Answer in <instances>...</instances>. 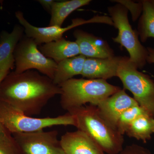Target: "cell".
<instances>
[{"label":"cell","mask_w":154,"mask_h":154,"mask_svg":"<svg viewBox=\"0 0 154 154\" xmlns=\"http://www.w3.org/2000/svg\"><path fill=\"white\" fill-rule=\"evenodd\" d=\"M112 2L122 5L128 11H130L133 22L136 21L142 13L143 5L141 1H139L137 2L130 0H115Z\"/></svg>","instance_id":"22"},{"label":"cell","mask_w":154,"mask_h":154,"mask_svg":"<svg viewBox=\"0 0 154 154\" xmlns=\"http://www.w3.org/2000/svg\"><path fill=\"white\" fill-rule=\"evenodd\" d=\"M74 117L76 127L88 135L105 153L118 154L123 149V135L102 118L94 105H85L68 111Z\"/></svg>","instance_id":"2"},{"label":"cell","mask_w":154,"mask_h":154,"mask_svg":"<svg viewBox=\"0 0 154 154\" xmlns=\"http://www.w3.org/2000/svg\"><path fill=\"white\" fill-rule=\"evenodd\" d=\"M22 154H65L57 130L13 134Z\"/></svg>","instance_id":"8"},{"label":"cell","mask_w":154,"mask_h":154,"mask_svg":"<svg viewBox=\"0 0 154 154\" xmlns=\"http://www.w3.org/2000/svg\"><path fill=\"white\" fill-rule=\"evenodd\" d=\"M16 17L25 29L24 31L26 36L33 38L37 45L45 44L56 41L63 37V33L66 31L79 25L90 23H102L109 25L110 22V19L109 17L96 16L88 20L82 19H73L72 24L65 28L56 26L40 28L31 25L26 20L23 13L20 11L16 12Z\"/></svg>","instance_id":"9"},{"label":"cell","mask_w":154,"mask_h":154,"mask_svg":"<svg viewBox=\"0 0 154 154\" xmlns=\"http://www.w3.org/2000/svg\"><path fill=\"white\" fill-rule=\"evenodd\" d=\"M38 2L41 4L45 9H46L47 11H51V7H52L53 4L54 2V1H53V0H40V1H38Z\"/></svg>","instance_id":"24"},{"label":"cell","mask_w":154,"mask_h":154,"mask_svg":"<svg viewBox=\"0 0 154 154\" xmlns=\"http://www.w3.org/2000/svg\"><path fill=\"white\" fill-rule=\"evenodd\" d=\"M86 58L84 56L79 55L57 63L52 80L53 82L59 86L75 76L81 75Z\"/></svg>","instance_id":"16"},{"label":"cell","mask_w":154,"mask_h":154,"mask_svg":"<svg viewBox=\"0 0 154 154\" xmlns=\"http://www.w3.org/2000/svg\"><path fill=\"white\" fill-rule=\"evenodd\" d=\"M143 12L139 19L137 32L140 41L154 38V0H142Z\"/></svg>","instance_id":"18"},{"label":"cell","mask_w":154,"mask_h":154,"mask_svg":"<svg viewBox=\"0 0 154 154\" xmlns=\"http://www.w3.org/2000/svg\"><path fill=\"white\" fill-rule=\"evenodd\" d=\"M148 56L147 58V63H154V48L147 47Z\"/></svg>","instance_id":"25"},{"label":"cell","mask_w":154,"mask_h":154,"mask_svg":"<svg viewBox=\"0 0 154 154\" xmlns=\"http://www.w3.org/2000/svg\"><path fill=\"white\" fill-rule=\"evenodd\" d=\"M10 72V70L4 69L0 71V84L6 76Z\"/></svg>","instance_id":"26"},{"label":"cell","mask_w":154,"mask_h":154,"mask_svg":"<svg viewBox=\"0 0 154 154\" xmlns=\"http://www.w3.org/2000/svg\"><path fill=\"white\" fill-rule=\"evenodd\" d=\"M129 57H122L117 72L125 90L132 93L134 99L150 115L154 117V82L140 72Z\"/></svg>","instance_id":"5"},{"label":"cell","mask_w":154,"mask_h":154,"mask_svg":"<svg viewBox=\"0 0 154 154\" xmlns=\"http://www.w3.org/2000/svg\"><path fill=\"white\" fill-rule=\"evenodd\" d=\"M136 105H139L134 98L127 94L125 89H121L96 107L102 118L117 130V122L120 116L127 109Z\"/></svg>","instance_id":"10"},{"label":"cell","mask_w":154,"mask_h":154,"mask_svg":"<svg viewBox=\"0 0 154 154\" xmlns=\"http://www.w3.org/2000/svg\"><path fill=\"white\" fill-rule=\"evenodd\" d=\"M37 45L33 38L26 36L22 37L14 51L15 72L21 73L35 69L53 80L57 63L45 56Z\"/></svg>","instance_id":"7"},{"label":"cell","mask_w":154,"mask_h":154,"mask_svg":"<svg viewBox=\"0 0 154 154\" xmlns=\"http://www.w3.org/2000/svg\"><path fill=\"white\" fill-rule=\"evenodd\" d=\"M146 113H147L139 105L130 107L124 111L119 119L117 130L121 134H125L127 129L134 119Z\"/></svg>","instance_id":"21"},{"label":"cell","mask_w":154,"mask_h":154,"mask_svg":"<svg viewBox=\"0 0 154 154\" xmlns=\"http://www.w3.org/2000/svg\"><path fill=\"white\" fill-rule=\"evenodd\" d=\"M39 50L45 56L57 63L66 59L80 55L76 42L66 40L63 37L42 45L39 47Z\"/></svg>","instance_id":"15"},{"label":"cell","mask_w":154,"mask_h":154,"mask_svg":"<svg viewBox=\"0 0 154 154\" xmlns=\"http://www.w3.org/2000/svg\"><path fill=\"white\" fill-rule=\"evenodd\" d=\"M60 94L52 79L33 70L9 72L0 84V100L31 116L40 114L50 100Z\"/></svg>","instance_id":"1"},{"label":"cell","mask_w":154,"mask_h":154,"mask_svg":"<svg viewBox=\"0 0 154 154\" xmlns=\"http://www.w3.org/2000/svg\"><path fill=\"white\" fill-rule=\"evenodd\" d=\"M59 86L61 90V106L67 111L88 103L97 106L121 89L100 79L72 78Z\"/></svg>","instance_id":"3"},{"label":"cell","mask_w":154,"mask_h":154,"mask_svg":"<svg viewBox=\"0 0 154 154\" xmlns=\"http://www.w3.org/2000/svg\"><path fill=\"white\" fill-rule=\"evenodd\" d=\"M24 31L23 27L17 25L11 33L3 31L0 34V71L14 68V51L23 37Z\"/></svg>","instance_id":"14"},{"label":"cell","mask_w":154,"mask_h":154,"mask_svg":"<svg viewBox=\"0 0 154 154\" xmlns=\"http://www.w3.org/2000/svg\"><path fill=\"white\" fill-rule=\"evenodd\" d=\"M122 57L105 58H86L81 75L90 79L107 80L117 77L118 66Z\"/></svg>","instance_id":"12"},{"label":"cell","mask_w":154,"mask_h":154,"mask_svg":"<svg viewBox=\"0 0 154 154\" xmlns=\"http://www.w3.org/2000/svg\"><path fill=\"white\" fill-rule=\"evenodd\" d=\"M118 154H152L147 149L137 144L126 146Z\"/></svg>","instance_id":"23"},{"label":"cell","mask_w":154,"mask_h":154,"mask_svg":"<svg viewBox=\"0 0 154 154\" xmlns=\"http://www.w3.org/2000/svg\"><path fill=\"white\" fill-rule=\"evenodd\" d=\"M108 13L118 30L117 36L112 38L115 42L124 47L129 54V60L137 68H143L147 63L148 51L139 39L137 31L133 30L130 24L128 10L120 4L108 8Z\"/></svg>","instance_id":"6"},{"label":"cell","mask_w":154,"mask_h":154,"mask_svg":"<svg viewBox=\"0 0 154 154\" xmlns=\"http://www.w3.org/2000/svg\"><path fill=\"white\" fill-rule=\"evenodd\" d=\"M0 122L12 134L35 132L54 126H75L74 117L69 113L56 117L36 118L1 100Z\"/></svg>","instance_id":"4"},{"label":"cell","mask_w":154,"mask_h":154,"mask_svg":"<svg viewBox=\"0 0 154 154\" xmlns=\"http://www.w3.org/2000/svg\"><path fill=\"white\" fill-rule=\"evenodd\" d=\"M80 55L86 58H105L114 56L113 49L102 38L81 30L74 32Z\"/></svg>","instance_id":"11"},{"label":"cell","mask_w":154,"mask_h":154,"mask_svg":"<svg viewBox=\"0 0 154 154\" xmlns=\"http://www.w3.org/2000/svg\"><path fill=\"white\" fill-rule=\"evenodd\" d=\"M154 133V117L148 113L140 116L132 122L125 133L128 137L146 142Z\"/></svg>","instance_id":"19"},{"label":"cell","mask_w":154,"mask_h":154,"mask_svg":"<svg viewBox=\"0 0 154 154\" xmlns=\"http://www.w3.org/2000/svg\"><path fill=\"white\" fill-rule=\"evenodd\" d=\"M91 0H70L55 2L51 7L49 26L61 27L67 17L81 7L89 5Z\"/></svg>","instance_id":"17"},{"label":"cell","mask_w":154,"mask_h":154,"mask_svg":"<svg viewBox=\"0 0 154 154\" xmlns=\"http://www.w3.org/2000/svg\"><path fill=\"white\" fill-rule=\"evenodd\" d=\"M60 140L65 154H105L90 137L79 130L66 133Z\"/></svg>","instance_id":"13"},{"label":"cell","mask_w":154,"mask_h":154,"mask_svg":"<svg viewBox=\"0 0 154 154\" xmlns=\"http://www.w3.org/2000/svg\"><path fill=\"white\" fill-rule=\"evenodd\" d=\"M0 154H22L13 134L0 122Z\"/></svg>","instance_id":"20"},{"label":"cell","mask_w":154,"mask_h":154,"mask_svg":"<svg viewBox=\"0 0 154 154\" xmlns=\"http://www.w3.org/2000/svg\"></svg>","instance_id":"27"}]
</instances>
